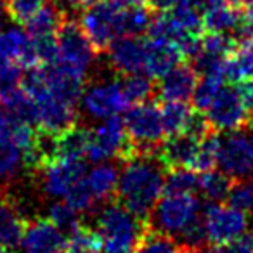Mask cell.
Wrapping results in <instances>:
<instances>
[{"label": "cell", "mask_w": 253, "mask_h": 253, "mask_svg": "<svg viewBox=\"0 0 253 253\" xmlns=\"http://www.w3.org/2000/svg\"><path fill=\"white\" fill-rule=\"evenodd\" d=\"M227 201L231 207L250 213L253 211V175L245 179H236L229 191Z\"/></svg>", "instance_id": "d6a6232c"}, {"label": "cell", "mask_w": 253, "mask_h": 253, "mask_svg": "<svg viewBox=\"0 0 253 253\" xmlns=\"http://www.w3.org/2000/svg\"><path fill=\"white\" fill-rule=\"evenodd\" d=\"M149 227V220L134 215L116 198L106 201L95 218V231L104 245L102 253H135Z\"/></svg>", "instance_id": "7a4b0ae2"}, {"label": "cell", "mask_w": 253, "mask_h": 253, "mask_svg": "<svg viewBox=\"0 0 253 253\" xmlns=\"http://www.w3.org/2000/svg\"><path fill=\"white\" fill-rule=\"evenodd\" d=\"M92 142V132L85 126L73 125L56 135L57 158H85Z\"/></svg>", "instance_id": "7402d4cb"}, {"label": "cell", "mask_w": 253, "mask_h": 253, "mask_svg": "<svg viewBox=\"0 0 253 253\" xmlns=\"http://www.w3.org/2000/svg\"><path fill=\"white\" fill-rule=\"evenodd\" d=\"M126 134L134 144L135 155L158 153L162 142L167 139L162 120V109L155 101L132 104L123 116Z\"/></svg>", "instance_id": "3957f363"}, {"label": "cell", "mask_w": 253, "mask_h": 253, "mask_svg": "<svg viewBox=\"0 0 253 253\" xmlns=\"http://www.w3.org/2000/svg\"><path fill=\"white\" fill-rule=\"evenodd\" d=\"M203 222L210 245H229L248 232L245 211L222 203H208L203 208Z\"/></svg>", "instance_id": "52a82bcc"}, {"label": "cell", "mask_w": 253, "mask_h": 253, "mask_svg": "<svg viewBox=\"0 0 253 253\" xmlns=\"http://www.w3.org/2000/svg\"><path fill=\"white\" fill-rule=\"evenodd\" d=\"M203 208L194 194H163L149 215V224L177 241L184 229L203 215Z\"/></svg>", "instance_id": "5b68a950"}, {"label": "cell", "mask_w": 253, "mask_h": 253, "mask_svg": "<svg viewBox=\"0 0 253 253\" xmlns=\"http://www.w3.org/2000/svg\"><path fill=\"white\" fill-rule=\"evenodd\" d=\"M64 201H66L70 207H73L78 213L92 211V208H94L95 203H97V200H95V196L92 194L85 177L80 180V182H77L73 187H71L70 193L64 196Z\"/></svg>", "instance_id": "836d02e7"}, {"label": "cell", "mask_w": 253, "mask_h": 253, "mask_svg": "<svg viewBox=\"0 0 253 253\" xmlns=\"http://www.w3.org/2000/svg\"><path fill=\"white\" fill-rule=\"evenodd\" d=\"M92 194L95 196L97 203H106L109 200H115L118 191L120 172L115 165L109 163H97L90 172L85 175Z\"/></svg>", "instance_id": "ffe728a7"}, {"label": "cell", "mask_w": 253, "mask_h": 253, "mask_svg": "<svg viewBox=\"0 0 253 253\" xmlns=\"http://www.w3.org/2000/svg\"><path fill=\"white\" fill-rule=\"evenodd\" d=\"M146 4L153 12H169L177 5L191 4V0H146Z\"/></svg>", "instance_id": "74e56055"}, {"label": "cell", "mask_w": 253, "mask_h": 253, "mask_svg": "<svg viewBox=\"0 0 253 253\" xmlns=\"http://www.w3.org/2000/svg\"><path fill=\"white\" fill-rule=\"evenodd\" d=\"M208 125L213 132H234L248 125L252 118L246 113L234 87H222L207 109Z\"/></svg>", "instance_id": "30bf717a"}, {"label": "cell", "mask_w": 253, "mask_h": 253, "mask_svg": "<svg viewBox=\"0 0 253 253\" xmlns=\"http://www.w3.org/2000/svg\"><path fill=\"white\" fill-rule=\"evenodd\" d=\"M248 128H250V134H252V137H250V148H252V155H253V118L250 120Z\"/></svg>", "instance_id": "b9f144b4"}, {"label": "cell", "mask_w": 253, "mask_h": 253, "mask_svg": "<svg viewBox=\"0 0 253 253\" xmlns=\"http://www.w3.org/2000/svg\"><path fill=\"white\" fill-rule=\"evenodd\" d=\"M122 88L125 94L128 104H139V102H146L153 97L156 92V85L149 75L141 73H132V75H122Z\"/></svg>", "instance_id": "484cf974"}, {"label": "cell", "mask_w": 253, "mask_h": 253, "mask_svg": "<svg viewBox=\"0 0 253 253\" xmlns=\"http://www.w3.org/2000/svg\"><path fill=\"white\" fill-rule=\"evenodd\" d=\"M234 88H236V92H238V95H239V99H241L248 116L253 118V80L238 82V84H234Z\"/></svg>", "instance_id": "d590c367"}, {"label": "cell", "mask_w": 253, "mask_h": 253, "mask_svg": "<svg viewBox=\"0 0 253 253\" xmlns=\"http://www.w3.org/2000/svg\"><path fill=\"white\" fill-rule=\"evenodd\" d=\"M66 18V9L61 7L56 0H49L25 26L30 37L57 35Z\"/></svg>", "instance_id": "44dd1931"}, {"label": "cell", "mask_w": 253, "mask_h": 253, "mask_svg": "<svg viewBox=\"0 0 253 253\" xmlns=\"http://www.w3.org/2000/svg\"><path fill=\"white\" fill-rule=\"evenodd\" d=\"M186 59L184 52L177 43L163 39H146V63L144 73L158 80L172 68L180 64Z\"/></svg>", "instance_id": "9a60e30c"}, {"label": "cell", "mask_w": 253, "mask_h": 253, "mask_svg": "<svg viewBox=\"0 0 253 253\" xmlns=\"http://www.w3.org/2000/svg\"><path fill=\"white\" fill-rule=\"evenodd\" d=\"M200 141L193 135L186 134H175L169 135L165 141L162 142L158 149V156L167 167V170L173 169H187L191 170L194 158H196L198 148H200Z\"/></svg>", "instance_id": "e0dca14e"}, {"label": "cell", "mask_w": 253, "mask_h": 253, "mask_svg": "<svg viewBox=\"0 0 253 253\" xmlns=\"http://www.w3.org/2000/svg\"><path fill=\"white\" fill-rule=\"evenodd\" d=\"M2 25H4V19H2V16H0V30H2Z\"/></svg>", "instance_id": "ee69618b"}, {"label": "cell", "mask_w": 253, "mask_h": 253, "mask_svg": "<svg viewBox=\"0 0 253 253\" xmlns=\"http://www.w3.org/2000/svg\"><path fill=\"white\" fill-rule=\"evenodd\" d=\"M102 238L95 229L82 224L68 236L66 253H102Z\"/></svg>", "instance_id": "83f0119b"}, {"label": "cell", "mask_w": 253, "mask_h": 253, "mask_svg": "<svg viewBox=\"0 0 253 253\" xmlns=\"http://www.w3.org/2000/svg\"><path fill=\"white\" fill-rule=\"evenodd\" d=\"M198 253H229L227 252V246H220V245H211V246H205L201 248Z\"/></svg>", "instance_id": "60d3db41"}, {"label": "cell", "mask_w": 253, "mask_h": 253, "mask_svg": "<svg viewBox=\"0 0 253 253\" xmlns=\"http://www.w3.org/2000/svg\"><path fill=\"white\" fill-rule=\"evenodd\" d=\"M21 123H26V122L18 118L16 113L11 111L4 102L0 104V141H12L16 130L19 128Z\"/></svg>", "instance_id": "e575fe53"}, {"label": "cell", "mask_w": 253, "mask_h": 253, "mask_svg": "<svg viewBox=\"0 0 253 253\" xmlns=\"http://www.w3.org/2000/svg\"><path fill=\"white\" fill-rule=\"evenodd\" d=\"M26 225L19 207L7 194H0V245L7 250H14L21 246Z\"/></svg>", "instance_id": "ac0fdd59"}, {"label": "cell", "mask_w": 253, "mask_h": 253, "mask_svg": "<svg viewBox=\"0 0 253 253\" xmlns=\"http://www.w3.org/2000/svg\"><path fill=\"white\" fill-rule=\"evenodd\" d=\"M49 0H2V7L18 25H26Z\"/></svg>", "instance_id": "1f68e13d"}, {"label": "cell", "mask_w": 253, "mask_h": 253, "mask_svg": "<svg viewBox=\"0 0 253 253\" xmlns=\"http://www.w3.org/2000/svg\"><path fill=\"white\" fill-rule=\"evenodd\" d=\"M200 189V175L187 169H173L167 172L163 194H194Z\"/></svg>", "instance_id": "f1b7e54d"}, {"label": "cell", "mask_w": 253, "mask_h": 253, "mask_svg": "<svg viewBox=\"0 0 253 253\" xmlns=\"http://www.w3.org/2000/svg\"><path fill=\"white\" fill-rule=\"evenodd\" d=\"M227 252L229 253H253V234H248L246 232L245 236L238 238L236 241L229 243Z\"/></svg>", "instance_id": "8d00e7d4"}, {"label": "cell", "mask_w": 253, "mask_h": 253, "mask_svg": "<svg viewBox=\"0 0 253 253\" xmlns=\"http://www.w3.org/2000/svg\"><path fill=\"white\" fill-rule=\"evenodd\" d=\"M78 23L95 52H106L116 39L125 35V7L108 0H95L82 11Z\"/></svg>", "instance_id": "277c9868"}, {"label": "cell", "mask_w": 253, "mask_h": 253, "mask_svg": "<svg viewBox=\"0 0 253 253\" xmlns=\"http://www.w3.org/2000/svg\"><path fill=\"white\" fill-rule=\"evenodd\" d=\"M160 109H162V120L167 137L186 132L194 113V108L187 106V102L184 101H163V106Z\"/></svg>", "instance_id": "603a6c76"}, {"label": "cell", "mask_w": 253, "mask_h": 253, "mask_svg": "<svg viewBox=\"0 0 253 253\" xmlns=\"http://www.w3.org/2000/svg\"><path fill=\"white\" fill-rule=\"evenodd\" d=\"M111 68L120 75H132L144 71L146 39L137 35H123L108 47Z\"/></svg>", "instance_id": "4fadbf2b"}, {"label": "cell", "mask_w": 253, "mask_h": 253, "mask_svg": "<svg viewBox=\"0 0 253 253\" xmlns=\"http://www.w3.org/2000/svg\"><path fill=\"white\" fill-rule=\"evenodd\" d=\"M179 243L169 234L149 227L142 241L139 243L135 253H177Z\"/></svg>", "instance_id": "4dcf8cb0"}, {"label": "cell", "mask_w": 253, "mask_h": 253, "mask_svg": "<svg viewBox=\"0 0 253 253\" xmlns=\"http://www.w3.org/2000/svg\"><path fill=\"white\" fill-rule=\"evenodd\" d=\"M7 252H9V250L5 248V246H2V245H0V253H7Z\"/></svg>", "instance_id": "7bdbcfd3"}, {"label": "cell", "mask_w": 253, "mask_h": 253, "mask_svg": "<svg viewBox=\"0 0 253 253\" xmlns=\"http://www.w3.org/2000/svg\"><path fill=\"white\" fill-rule=\"evenodd\" d=\"M85 113L95 120H106L128 109V101L120 80H106L87 87L82 94Z\"/></svg>", "instance_id": "ba28073f"}, {"label": "cell", "mask_w": 253, "mask_h": 253, "mask_svg": "<svg viewBox=\"0 0 253 253\" xmlns=\"http://www.w3.org/2000/svg\"><path fill=\"white\" fill-rule=\"evenodd\" d=\"M108 2H111V4L118 5V7H137V5H144L146 0H108Z\"/></svg>", "instance_id": "f35d334b"}, {"label": "cell", "mask_w": 253, "mask_h": 253, "mask_svg": "<svg viewBox=\"0 0 253 253\" xmlns=\"http://www.w3.org/2000/svg\"><path fill=\"white\" fill-rule=\"evenodd\" d=\"M68 236L49 218H37L26 225L23 253H66Z\"/></svg>", "instance_id": "7c38bea8"}, {"label": "cell", "mask_w": 253, "mask_h": 253, "mask_svg": "<svg viewBox=\"0 0 253 253\" xmlns=\"http://www.w3.org/2000/svg\"><path fill=\"white\" fill-rule=\"evenodd\" d=\"M78 215L80 213H78L73 207H70L66 201H56V203L50 205L49 211H47V218H49L54 225H57L66 236H70L75 229L82 225Z\"/></svg>", "instance_id": "f546056e"}, {"label": "cell", "mask_w": 253, "mask_h": 253, "mask_svg": "<svg viewBox=\"0 0 253 253\" xmlns=\"http://www.w3.org/2000/svg\"><path fill=\"white\" fill-rule=\"evenodd\" d=\"M57 45H59V57L56 66L61 68L64 73L85 80V75L94 61L95 49L82 30L80 23L70 18L64 19L57 32Z\"/></svg>", "instance_id": "8992f818"}, {"label": "cell", "mask_w": 253, "mask_h": 253, "mask_svg": "<svg viewBox=\"0 0 253 253\" xmlns=\"http://www.w3.org/2000/svg\"><path fill=\"white\" fill-rule=\"evenodd\" d=\"M198 73L189 64H177L175 68L158 78L156 94L162 101H184L187 102L193 97L194 87L198 84Z\"/></svg>", "instance_id": "2e32d148"}, {"label": "cell", "mask_w": 253, "mask_h": 253, "mask_svg": "<svg viewBox=\"0 0 253 253\" xmlns=\"http://www.w3.org/2000/svg\"><path fill=\"white\" fill-rule=\"evenodd\" d=\"M232 186V179L222 170H208L200 173V193L208 203H220L227 200Z\"/></svg>", "instance_id": "d4e9b609"}, {"label": "cell", "mask_w": 253, "mask_h": 253, "mask_svg": "<svg viewBox=\"0 0 253 253\" xmlns=\"http://www.w3.org/2000/svg\"><path fill=\"white\" fill-rule=\"evenodd\" d=\"M43 193L50 198H64L77 182L85 177L84 158H56L42 170Z\"/></svg>", "instance_id": "8fae6325"}, {"label": "cell", "mask_w": 253, "mask_h": 253, "mask_svg": "<svg viewBox=\"0 0 253 253\" xmlns=\"http://www.w3.org/2000/svg\"><path fill=\"white\" fill-rule=\"evenodd\" d=\"M232 2L236 5H239L246 14H250L253 18V0H232Z\"/></svg>", "instance_id": "ab89813d"}, {"label": "cell", "mask_w": 253, "mask_h": 253, "mask_svg": "<svg viewBox=\"0 0 253 253\" xmlns=\"http://www.w3.org/2000/svg\"><path fill=\"white\" fill-rule=\"evenodd\" d=\"M222 87H224V75H203V77H200L196 87H194L193 97H191L193 108L196 111L205 113L210 108V104L217 97Z\"/></svg>", "instance_id": "4316f807"}, {"label": "cell", "mask_w": 253, "mask_h": 253, "mask_svg": "<svg viewBox=\"0 0 253 253\" xmlns=\"http://www.w3.org/2000/svg\"><path fill=\"white\" fill-rule=\"evenodd\" d=\"M224 78L231 84L253 80V39L236 42L224 63Z\"/></svg>", "instance_id": "d6986e66"}, {"label": "cell", "mask_w": 253, "mask_h": 253, "mask_svg": "<svg viewBox=\"0 0 253 253\" xmlns=\"http://www.w3.org/2000/svg\"><path fill=\"white\" fill-rule=\"evenodd\" d=\"M11 64H21L25 68L37 66L32 37L21 28L0 32V70Z\"/></svg>", "instance_id": "5bb4252c"}, {"label": "cell", "mask_w": 253, "mask_h": 253, "mask_svg": "<svg viewBox=\"0 0 253 253\" xmlns=\"http://www.w3.org/2000/svg\"><path fill=\"white\" fill-rule=\"evenodd\" d=\"M217 167L227 173L231 179H245L253 175V155L250 139L239 130L225 132L218 137Z\"/></svg>", "instance_id": "9c48e42d"}, {"label": "cell", "mask_w": 253, "mask_h": 253, "mask_svg": "<svg viewBox=\"0 0 253 253\" xmlns=\"http://www.w3.org/2000/svg\"><path fill=\"white\" fill-rule=\"evenodd\" d=\"M167 172L158 153L132 156L123 162L116 200L134 215L149 220V215L165 193Z\"/></svg>", "instance_id": "6da1fadb"}, {"label": "cell", "mask_w": 253, "mask_h": 253, "mask_svg": "<svg viewBox=\"0 0 253 253\" xmlns=\"http://www.w3.org/2000/svg\"><path fill=\"white\" fill-rule=\"evenodd\" d=\"M26 169L25 151L11 141H0V189Z\"/></svg>", "instance_id": "cb8c5ba5"}]
</instances>
